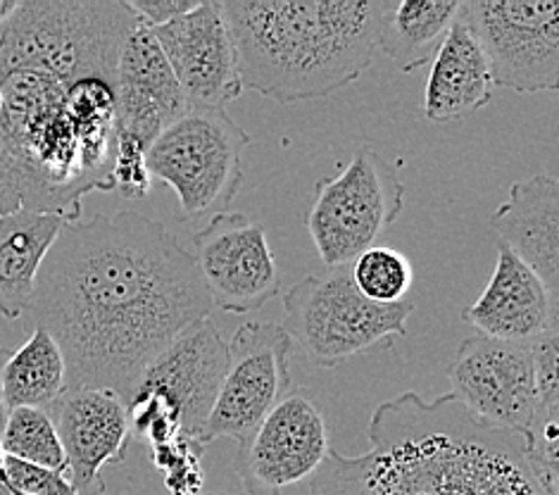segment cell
Listing matches in <instances>:
<instances>
[{"label":"cell","mask_w":559,"mask_h":495,"mask_svg":"<svg viewBox=\"0 0 559 495\" xmlns=\"http://www.w3.org/2000/svg\"><path fill=\"white\" fill-rule=\"evenodd\" d=\"M226 345L229 369L203 426V448L217 438L241 444L293 388V341L282 325L248 322L236 329Z\"/></svg>","instance_id":"cell-11"},{"label":"cell","mask_w":559,"mask_h":495,"mask_svg":"<svg viewBox=\"0 0 559 495\" xmlns=\"http://www.w3.org/2000/svg\"><path fill=\"white\" fill-rule=\"evenodd\" d=\"M0 448L8 458L32 462L46 470L68 474V458L60 444L56 424L46 410L15 408L8 412L5 429L0 434Z\"/></svg>","instance_id":"cell-24"},{"label":"cell","mask_w":559,"mask_h":495,"mask_svg":"<svg viewBox=\"0 0 559 495\" xmlns=\"http://www.w3.org/2000/svg\"><path fill=\"white\" fill-rule=\"evenodd\" d=\"M229 369V345L212 317L171 341L145 369L139 386L151 388L175 408L181 436L201 444L203 426Z\"/></svg>","instance_id":"cell-15"},{"label":"cell","mask_w":559,"mask_h":495,"mask_svg":"<svg viewBox=\"0 0 559 495\" xmlns=\"http://www.w3.org/2000/svg\"><path fill=\"white\" fill-rule=\"evenodd\" d=\"M212 300L167 226L136 210L62 226L24 317L58 343L68 391L124 400L179 333L212 317Z\"/></svg>","instance_id":"cell-1"},{"label":"cell","mask_w":559,"mask_h":495,"mask_svg":"<svg viewBox=\"0 0 559 495\" xmlns=\"http://www.w3.org/2000/svg\"><path fill=\"white\" fill-rule=\"evenodd\" d=\"M0 495H24V493H17V491H12V488L0 486Z\"/></svg>","instance_id":"cell-33"},{"label":"cell","mask_w":559,"mask_h":495,"mask_svg":"<svg viewBox=\"0 0 559 495\" xmlns=\"http://www.w3.org/2000/svg\"><path fill=\"white\" fill-rule=\"evenodd\" d=\"M189 110H226L241 96L234 36L222 0H203L189 15L153 30Z\"/></svg>","instance_id":"cell-14"},{"label":"cell","mask_w":559,"mask_h":495,"mask_svg":"<svg viewBox=\"0 0 559 495\" xmlns=\"http://www.w3.org/2000/svg\"><path fill=\"white\" fill-rule=\"evenodd\" d=\"M17 8H20V0H0V30H3L8 20L15 15Z\"/></svg>","instance_id":"cell-30"},{"label":"cell","mask_w":559,"mask_h":495,"mask_svg":"<svg viewBox=\"0 0 559 495\" xmlns=\"http://www.w3.org/2000/svg\"><path fill=\"white\" fill-rule=\"evenodd\" d=\"M8 408H5V403H3V396H0V434H3V429H5V422H8Z\"/></svg>","instance_id":"cell-31"},{"label":"cell","mask_w":559,"mask_h":495,"mask_svg":"<svg viewBox=\"0 0 559 495\" xmlns=\"http://www.w3.org/2000/svg\"><path fill=\"white\" fill-rule=\"evenodd\" d=\"M452 396L474 417L531 438L538 391L531 345L508 343L476 333L462 341L448 369Z\"/></svg>","instance_id":"cell-13"},{"label":"cell","mask_w":559,"mask_h":495,"mask_svg":"<svg viewBox=\"0 0 559 495\" xmlns=\"http://www.w3.org/2000/svg\"><path fill=\"white\" fill-rule=\"evenodd\" d=\"M490 229L559 296V181L536 174L510 186V198L490 217Z\"/></svg>","instance_id":"cell-19"},{"label":"cell","mask_w":559,"mask_h":495,"mask_svg":"<svg viewBox=\"0 0 559 495\" xmlns=\"http://www.w3.org/2000/svg\"><path fill=\"white\" fill-rule=\"evenodd\" d=\"M462 319L481 337L531 345L548 331H559V296L508 246L498 244L496 272L476 303L462 310Z\"/></svg>","instance_id":"cell-18"},{"label":"cell","mask_w":559,"mask_h":495,"mask_svg":"<svg viewBox=\"0 0 559 495\" xmlns=\"http://www.w3.org/2000/svg\"><path fill=\"white\" fill-rule=\"evenodd\" d=\"M148 145L143 141L129 137V133L117 131V149H115V165H112V184L115 191L127 200H141L151 193L153 177L145 163Z\"/></svg>","instance_id":"cell-27"},{"label":"cell","mask_w":559,"mask_h":495,"mask_svg":"<svg viewBox=\"0 0 559 495\" xmlns=\"http://www.w3.org/2000/svg\"><path fill=\"white\" fill-rule=\"evenodd\" d=\"M68 458V479L76 495H105L103 470L127 460L131 432L127 403L112 391H64L48 410Z\"/></svg>","instance_id":"cell-16"},{"label":"cell","mask_w":559,"mask_h":495,"mask_svg":"<svg viewBox=\"0 0 559 495\" xmlns=\"http://www.w3.org/2000/svg\"><path fill=\"white\" fill-rule=\"evenodd\" d=\"M0 215L17 210L82 220V200L110 193L117 149L115 76H0Z\"/></svg>","instance_id":"cell-3"},{"label":"cell","mask_w":559,"mask_h":495,"mask_svg":"<svg viewBox=\"0 0 559 495\" xmlns=\"http://www.w3.org/2000/svg\"><path fill=\"white\" fill-rule=\"evenodd\" d=\"M215 495H224V493H215Z\"/></svg>","instance_id":"cell-35"},{"label":"cell","mask_w":559,"mask_h":495,"mask_svg":"<svg viewBox=\"0 0 559 495\" xmlns=\"http://www.w3.org/2000/svg\"><path fill=\"white\" fill-rule=\"evenodd\" d=\"M3 488H12L24 495H76L68 474L46 470V467L32 462H22L17 458H8V455Z\"/></svg>","instance_id":"cell-28"},{"label":"cell","mask_w":559,"mask_h":495,"mask_svg":"<svg viewBox=\"0 0 559 495\" xmlns=\"http://www.w3.org/2000/svg\"><path fill=\"white\" fill-rule=\"evenodd\" d=\"M405 205V184L369 145L359 149L341 177L314 184L308 232L331 272L350 267L389 232Z\"/></svg>","instance_id":"cell-8"},{"label":"cell","mask_w":559,"mask_h":495,"mask_svg":"<svg viewBox=\"0 0 559 495\" xmlns=\"http://www.w3.org/2000/svg\"><path fill=\"white\" fill-rule=\"evenodd\" d=\"M124 3L148 30H157L189 15L203 0H124Z\"/></svg>","instance_id":"cell-29"},{"label":"cell","mask_w":559,"mask_h":495,"mask_svg":"<svg viewBox=\"0 0 559 495\" xmlns=\"http://www.w3.org/2000/svg\"><path fill=\"white\" fill-rule=\"evenodd\" d=\"M117 131L151 145L189 113V103L159 48L153 30L139 17L119 48L115 72Z\"/></svg>","instance_id":"cell-17"},{"label":"cell","mask_w":559,"mask_h":495,"mask_svg":"<svg viewBox=\"0 0 559 495\" xmlns=\"http://www.w3.org/2000/svg\"><path fill=\"white\" fill-rule=\"evenodd\" d=\"M284 331L317 369H334L348 360L407 337L415 300L377 305L353 284L350 267L326 279L305 276L284 296Z\"/></svg>","instance_id":"cell-6"},{"label":"cell","mask_w":559,"mask_h":495,"mask_svg":"<svg viewBox=\"0 0 559 495\" xmlns=\"http://www.w3.org/2000/svg\"><path fill=\"white\" fill-rule=\"evenodd\" d=\"M68 220L17 210L0 215V315L22 319L32 303L38 270Z\"/></svg>","instance_id":"cell-21"},{"label":"cell","mask_w":559,"mask_h":495,"mask_svg":"<svg viewBox=\"0 0 559 495\" xmlns=\"http://www.w3.org/2000/svg\"><path fill=\"white\" fill-rule=\"evenodd\" d=\"M205 448L189 436H175L163 446L151 448L153 464L165 474L169 495H201L205 484L203 472Z\"/></svg>","instance_id":"cell-26"},{"label":"cell","mask_w":559,"mask_h":495,"mask_svg":"<svg viewBox=\"0 0 559 495\" xmlns=\"http://www.w3.org/2000/svg\"><path fill=\"white\" fill-rule=\"evenodd\" d=\"M243 89L329 98L374 62L383 0H222Z\"/></svg>","instance_id":"cell-4"},{"label":"cell","mask_w":559,"mask_h":495,"mask_svg":"<svg viewBox=\"0 0 559 495\" xmlns=\"http://www.w3.org/2000/svg\"><path fill=\"white\" fill-rule=\"evenodd\" d=\"M68 391V374L58 343L34 329L17 351H0V396L8 410H50Z\"/></svg>","instance_id":"cell-23"},{"label":"cell","mask_w":559,"mask_h":495,"mask_svg":"<svg viewBox=\"0 0 559 495\" xmlns=\"http://www.w3.org/2000/svg\"><path fill=\"white\" fill-rule=\"evenodd\" d=\"M460 17L486 52L492 86L559 89V0H467Z\"/></svg>","instance_id":"cell-9"},{"label":"cell","mask_w":559,"mask_h":495,"mask_svg":"<svg viewBox=\"0 0 559 495\" xmlns=\"http://www.w3.org/2000/svg\"><path fill=\"white\" fill-rule=\"evenodd\" d=\"M193 258L212 307L250 315L278 296L282 276L262 222L219 212L193 236Z\"/></svg>","instance_id":"cell-12"},{"label":"cell","mask_w":559,"mask_h":495,"mask_svg":"<svg viewBox=\"0 0 559 495\" xmlns=\"http://www.w3.org/2000/svg\"><path fill=\"white\" fill-rule=\"evenodd\" d=\"M0 108H3V96H0Z\"/></svg>","instance_id":"cell-34"},{"label":"cell","mask_w":559,"mask_h":495,"mask_svg":"<svg viewBox=\"0 0 559 495\" xmlns=\"http://www.w3.org/2000/svg\"><path fill=\"white\" fill-rule=\"evenodd\" d=\"M248 143L250 133L226 110H189L148 145L145 163L177 193V217L219 215L241 189Z\"/></svg>","instance_id":"cell-7"},{"label":"cell","mask_w":559,"mask_h":495,"mask_svg":"<svg viewBox=\"0 0 559 495\" xmlns=\"http://www.w3.org/2000/svg\"><path fill=\"white\" fill-rule=\"evenodd\" d=\"M460 8L462 0H419V3L383 0L377 48L403 72H415L433 60L450 24L460 15Z\"/></svg>","instance_id":"cell-22"},{"label":"cell","mask_w":559,"mask_h":495,"mask_svg":"<svg viewBox=\"0 0 559 495\" xmlns=\"http://www.w3.org/2000/svg\"><path fill=\"white\" fill-rule=\"evenodd\" d=\"M5 484V452L0 448V486Z\"/></svg>","instance_id":"cell-32"},{"label":"cell","mask_w":559,"mask_h":495,"mask_svg":"<svg viewBox=\"0 0 559 495\" xmlns=\"http://www.w3.org/2000/svg\"><path fill=\"white\" fill-rule=\"evenodd\" d=\"M492 76L484 48L460 15L438 46L424 86V115L433 125H455L490 103Z\"/></svg>","instance_id":"cell-20"},{"label":"cell","mask_w":559,"mask_h":495,"mask_svg":"<svg viewBox=\"0 0 559 495\" xmlns=\"http://www.w3.org/2000/svg\"><path fill=\"white\" fill-rule=\"evenodd\" d=\"M331 448L326 417L305 388H290L236 455V474L248 495H284L324 464Z\"/></svg>","instance_id":"cell-10"},{"label":"cell","mask_w":559,"mask_h":495,"mask_svg":"<svg viewBox=\"0 0 559 495\" xmlns=\"http://www.w3.org/2000/svg\"><path fill=\"white\" fill-rule=\"evenodd\" d=\"M134 22L127 3L112 0H26L0 30V76L15 70L115 76Z\"/></svg>","instance_id":"cell-5"},{"label":"cell","mask_w":559,"mask_h":495,"mask_svg":"<svg viewBox=\"0 0 559 495\" xmlns=\"http://www.w3.org/2000/svg\"><path fill=\"white\" fill-rule=\"evenodd\" d=\"M350 276L355 288L377 305L403 303L412 288V262L401 250L374 246L365 250L353 267Z\"/></svg>","instance_id":"cell-25"},{"label":"cell","mask_w":559,"mask_h":495,"mask_svg":"<svg viewBox=\"0 0 559 495\" xmlns=\"http://www.w3.org/2000/svg\"><path fill=\"white\" fill-rule=\"evenodd\" d=\"M371 448H329L302 495H557L522 434L486 424L448 393L407 391L377 405Z\"/></svg>","instance_id":"cell-2"}]
</instances>
